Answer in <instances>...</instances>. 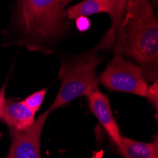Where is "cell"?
<instances>
[{
  "instance_id": "obj_9",
  "label": "cell",
  "mask_w": 158,
  "mask_h": 158,
  "mask_svg": "<svg viewBox=\"0 0 158 158\" xmlns=\"http://www.w3.org/2000/svg\"><path fill=\"white\" fill-rule=\"evenodd\" d=\"M102 12L106 13L102 0H84L77 5L69 7L66 10V17L68 20H76Z\"/></svg>"
},
{
  "instance_id": "obj_7",
  "label": "cell",
  "mask_w": 158,
  "mask_h": 158,
  "mask_svg": "<svg viewBox=\"0 0 158 158\" xmlns=\"http://www.w3.org/2000/svg\"><path fill=\"white\" fill-rule=\"evenodd\" d=\"M0 120L9 126L10 132H22L35 121V114L24 102L6 100Z\"/></svg>"
},
{
  "instance_id": "obj_5",
  "label": "cell",
  "mask_w": 158,
  "mask_h": 158,
  "mask_svg": "<svg viewBox=\"0 0 158 158\" xmlns=\"http://www.w3.org/2000/svg\"><path fill=\"white\" fill-rule=\"evenodd\" d=\"M48 114V112L43 113L22 132H10L11 142L9 158H42L41 136Z\"/></svg>"
},
{
  "instance_id": "obj_10",
  "label": "cell",
  "mask_w": 158,
  "mask_h": 158,
  "mask_svg": "<svg viewBox=\"0 0 158 158\" xmlns=\"http://www.w3.org/2000/svg\"><path fill=\"white\" fill-rule=\"evenodd\" d=\"M47 92H48V89H42L37 92H34L31 95L27 97L23 102H25V104L27 106L28 109L35 114L41 108L43 102H44Z\"/></svg>"
},
{
  "instance_id": "obj_2",
  "label": "cell",
  "mask_w": 158,
  "mask_h": 158,
  "mask_svg": "<svg viewBox=\"0 0 158 158\" xmlns=\"http://www.w3.org/2000/svg\"><path fill=\"white\" fill-rule=\"evenodd\" d=\"M114 52L139 65L147 81H157L158 23L148 0H130L125 8L121 42Z\"/></svg>"
},
{
  "instance_id": "obj_15",
  "label": "cell",
  "mask_w": 158,
  "mask_h": 158,
  "mask_svg": "<svg viewBox=\"0 0 158 158\" xmlns=\"http://www.w3.org/2000/svg\"><path fill=\"white\" fill-rule=\"evenodd\" d=\"M6 158H9V157H8V156H7V157H6Z\"/></svg>"
},
{
  "instance_id": "obj_3",
  "label": "cell",
  "mask_w": 158,
  "mask_h": 158,
  "mask_svg": "<svg viewBox=\"0 0 158 158\" xmlns=\"http://www.w3.org/2000/svg\"><path fill=\"white\" fill-rule=\"evenodd\" d=\"M104 48L102 43L75 58L61 64L59 79L61 86L53 102L47 111L48 114L71 102L81 96H88L98 88L97 66L102 62L98 51Z\"/></svg>"
},
{
  "instance_id": "obj_8",
  "label": "cell",
  "mask_w": 158,
  "mask_h": 158,
  "mask_svg": "<svg viewBox=\"0 0 158 158\" xmlns=\"http://www.w3.org/2000/svg\"><path fill=\"white\" fill-rule=\"evenodd\" d=\"M117 149L125 158H158L157 137L151 143H144L122 136L121 144Z\"/></svg>"
},
{
  "instance_id": "obj_13",
  "label": "cell",
  "mask_w": 158,
  "mask_h": 158,
  "mask_svg": "<svg viewBox=\"0 0 158 158\" xmlns=\"http://www.w3.org/2000/svg\"><path fill=\"white\" fill-rule=\"evenodd\" d=\"M130 1V0H120V3H119V11H120V15L122 17H124V11H125V8L127 3Z\"/></svg>"
},
{
  "instance_id": "obj_11",
  "label": "cell",
  "mask_w": 158,
  "mask_h": 158,
  "mask_svg": "<svg viewBox=\"0 0 158 158\" xmlns=\"http://www.w3.org/2000/svg\"><path fill=\"white\" fill-rule=\"evenodd\" d=\"M145 98L150 100V102L154 106L155 111H157L158 109V81H155L151 85H148Z\"/></svg>"
},
{
  "instance_id": "obj_6",
  "label": "cell",
  "mask_w": 158,
  "mask_h": 158,
  "mask_svg": "<svg viewBox=\"0 0 158 158\" xmlns=\"http://www.w3.org/2000/svg\"><path fill=\"white\" fill-rule=\"evenodd\" d=\"M87 100L91 112L95 114L100 125L104 128L105 132L114 141L116 146L119 147L122 135L113 114L108 97L98 89L87 96Z\"/></svg>"
},
{
  "instance_id": "obj_4",
  "label": "cell",
  "mask_w": 158,
  "mask_h": 158,
  "mask_svg": "<svg viewBox=\"0 0 158 158\" xmlns=\"http://www.w3.org/2000/svg\"><path fill=\"white\" fill-rule=\"evenodd\" d=\"M98 82L110 91L124 92L139 97L146 96L148 81L142 68L132 61L116 53L102 73L98 76Z\"/></svg>"
},
{
  "instance_id": "obj_14",
  "label": "cell",
  "mask_w": 158,
  "mask_h": 158,
  "mask_svg": "<svg viewBox=\"0 0 158 158\" xmlns=\"http://www.w3.org/2000/svg\"><path fill=\"white\" fill-rule=\"evenodd\" d=\"M71 1H72V0H62V2H63V4L64 5V6H66L68 3H70Z\"/></svg>"
},
{
  "instance_id": "obj_12",
  "label": "cell",
  "mask_w": 158,
  "mask_h": 158,
  "mask_svg": "<svg viewBox=\"0 0 158 158\" xmlns=\"http://www.w3.org/2000/svg\"><path fill=\"white\" fill-rule=\"evenodd\" d=\"M5 102H6V85L4 84L0 88V117H1Z\"/></svg>"
},
{
  "instance_id": "obj_1",
  "label": "cell",
  "mask_w": 158,
  "mask_h": 158,
  "mask_svg": "<svg viewBox=\"0 0 158 158\" xmlns=\"http://www.w3.org/2000/svg\"><path fill=\"white\" fill-rule=\"evenodd\" d=\"M16 43L48 53L70 28L62 0H17L13 17Z\"/></svg>"
}]
</instances>
